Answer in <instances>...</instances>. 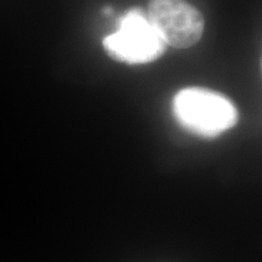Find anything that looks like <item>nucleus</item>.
<instances>
[{"label":"nucleus","mask_w":262,"mask_h":262,"mask_svg":"<svg viewBox=\"0 0 262 262\" xmlns=\"http://www.w3.org/2000/svg\"><path fill=\"white\" fill-rule=\"evenodd\" d=\"M148 19L166 45L189 48L204 32L202 12L186 0H150Z\"/></svg>","instance_id":"nucleus-3"},{"label":"nucleus","mask_w":262,"mask_h":262,"mask_svg":"<svg viewBox=\"0 0 262 262\" xmlns=\"http://www.w3.org/2000/svg\"><path fill=\"white\" fill-rule=\"evenodd\" d=\"M103 11H104V14L110 15V14H111V12H112V10H111V8H104V10H103Z\"/></svg>","instance_id":"nucleus-4"},{"label":"nucleus","mask_w":262,"mask_h":262,"mask_svg":"<svg viewBox=\"0 0 262 262\" xmlns=\"http://www.w3.org/2000/svg\"><path fill=\"white\" fill-rule=\"evenodd\" d=\"M111 58L129 64L156 61L165 52L166 44L150 25L145 12L131 9L118 22V31L103 39Z\"/></svg>","instance_id":"nucleus-2"},{"label":"nucleus","mask_w":262,"mask_h":262,"mask_svg":"<svg viewBox=\"0 0 262 262\" xmlns=\"http://www.w3.org/2000/svg\"><path fill=\"white\" fill-rule=\"evenodd\" d=\"M172 113L183 129L204 139L220 136L239 119L229 98L203 88L180 90L172 100Z\"/></svg>","instance_id":"nucleus-1"}]
</instances>
